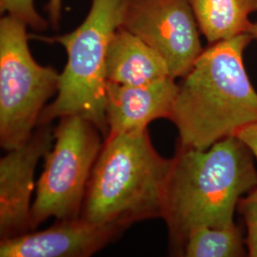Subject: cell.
I'll use <instances>...</instances> for the list:
<instances>
[{
  "label": "cell",
  "instance_id": "cell-1",
  "mask_svg": "<svg viewBox=\"0 0 257 257\" xmlns=\"http://www.w3.org/2000/svg\"><path fill=\"white\" fill-rule=\"evenodd\" d=\"M251 152L234 136L207 150L178 148L173 158L162 218L174 247L193 230L234 225L240 199L257 187Z\"/></svg>",
  "mask_w": 257,
  "mask_h": 257
},
{
  "label": "cell",
  "instance_id": "cell-2",
  "mask_svg": "<svg viewBox=\"0 0 257 257\" xmlns=\"http://www.w3.org/2000/svg\"><path fill=\"white\" fill-rule=\"evenodd\" d=\"M253 39L243 34L210 44L178 84L170 119L180 147L207 150L257 121V92L243 58Z\"/></svg>",
  "mask_w": 257,
  "mask_h": 257
},
{
  "label": "cell",
  "instance_id": "cell-3",
  "mask_svg": "<svg viewBox=\"0 0 257 257\" xmlns=\"http://www.w3.org/2000/svg\"><path fill=\"white\" fill-rule=\"evenodd\" d=\"M173 159L160 156L148 128L109 135L93 166L80 216L124 229L162 217Z\"/></svg>",
  "mask_w": 257,
  "mask_h": 257
},
{
  "label": "cell",
  "instance_id": "cell-4",
  "mask_svg": "<svg viewBox=\"0 0 257 257\" xmlns=\"http://www.w3.org/2000/svg\"><path fill=\"white\" fill-rule=\"evenodd\" d=\"M126 0H92L82 23L73 32L37 38L64 47L68 60L60 74L57 96L42 110L37 125L79 115L109 136L106 117V59L110 39L120 27Z\"/></svg>",
  "mask_w": 257,
  "mask_h": 257
},
{
  "label": "cell",
  "instance_id": "cell-5",
  "mask_svg": "<svg viewBox=\"0 0 257 257\" xmlns=\"http://www.w3.org/2000/svg\"><path fill=\"white\" fill-rule=\"evenodd\" d=\"M27 28L8 16L0 19V144L6 151L31 137L59 85L60 74L33 57Z\"/></svg>",
  "mask_w": 257,
  "mask_h": 257
},
{
  "label": "cell",
  "instance_id": "cell-6",
  "mask_svg": "<svg viewBox=\"0 0 257 257\" xmlns=\"http://www.w3.org/2000/svg\"><path fill=\"white\" fill-rule=\"evenodd\" d=\"M101 133L79 115L60 118L55 144L45 157L32 205V228L50 218L80 216L93 166L101 150Z\"/></svg>",
  "mask_w": 257,
  "mask_h": 257
},
{
  "label": "cell",
  "instance_id": "cell-7",
  "mask_svg": "<svg viewBox=\"0 0 257 257\" xmlns=\"http://www.w3.org/2000/svg\"><path fill=\"white\" fill-rule=\"evenodd\" d=\"M120 27L156 50L175 79L183 78L204 51L189 0H126Z\"/></svg>",
  "mask_w": 257,
  "mask_h": 257
},
{
  "label": "cell",
  "instance_id": "cell-8",
  "mask_svg": "<svg viewBox=\"0 0 257 257\" xmlns=\"http://www.w3.org/2000/svg\"><path fill=\"white\" fill-rule=\"evenodd\" d=\"M55 128L40 124L27 140L0 160V236L15 237L33 230L31 198L37 163L52 149Z\"/></svg>",
  "mask_w": 257,
  "mask_h": 257
},
{
  "label": "cell",
  "instance_id": "cell-9",
  "mask_svg": "<svg viewBox=\"0 0 257 257\" xmlns=\"http://www.w3.org/2000/svg\"><path fill=\"white\" fill-rule=\"evenodd\" d=\"M53 227L1 239V257H87L100 250L124 228L99 225L81 216L58 220Z\"/></svg>",
  "mask_w": 257,
  "mask_h": 257
},
{
  "label": "cell",
  "instance_id": "cell-10",
  "mask_svg": "<svg viewBox=\"0 0 257 257\" xmlns=\"http://www.w3.org/2000/svg\"><path fill=\"white\" fill-rule=\"evenodd\" d=\"M179 85L167 77L140 86L108 82L106 117L109 135L147 128L154 120L172 115Z\"/></svg>",
  "mask_w": 257,
  "mask_h": 257
},
{
  "label": "cell",
  "instance_id": "cell-11",
  "mask_svg": "<svg viewBox=\"0 0 257 257\" xmlns=\"http://www.w3.org/2000/svg\"><path fill=\"white\" fill-rule=\"evenodd\" d=\"M108 82L140 86L172 77L163 57L141 38L119 27L107 52Z\"/></svg>",
  "mask_w": 257,
  "mask_h": 257
},
{
  "label": "cell",
  "instance_id": "cell-12",
  "mask_svg": "<svg viewBox=\"0 0 257 257\" xmlns=\"http://www.w3.org/2000/svg\"><path fill=\"white\" fill-rule=\"evenodd\" d=\"M201 35L210 43L248 34L257 0H189Z\"/></svg>",
  "mask_w": 257,
  "mask_h": 257
},
{
  "label": "cell",
  "instance_id": "cell-13",
  "mask_svg": "<svg viewBox=\"0 0 257 257\" xmlns=\"http://www.w3.org/2000/svg\"><path fill=\"white\" fill-rule=\"evenodd\" d=\"M182 252L187 257L244 256V240L235 224L222 229L201 227L188 235Z\"/></svg>",
  "mask_w": 257,
  "mask_h": 257
},
{
  "label": "cell",
  "instance_id": "cell-14",
  "mask_svg": "<svg viewBox=\"0 0 257 257\" xmlns=\"http://www.w3.org/2000/svg\"><path fill=\"white\" fill-rule=\"evenodd\" d=\"M0 13L39 32L46 30L50 24L37 12L35 0H0Z\"/></svg>",
  "mask_w": 257,
  "mask_h": 257
},
{
  "label": "cell",
  "instance_id": "cell-15",
  "mask_svg": "<svg viewBox=\"0 0 257 257\" xmlns=\"http://www.w3.org/2000/svg\"><path fill=\"white\" fill-rule=\"evenodd\" d=\"M237 207L247 226L248 255L257 257V187L240 199Z\"/></svg>",
  "mask_w": 257,
  "mask_h": 257
},
{
  "label": "cell",
  "instance_id": "cell-16",
  "mask_svg": "<svg viewBox=\"0 0 257 257\" xmlns=\"http://www.w3.org/2000/svg\"><path fill=\"white\" fill-rule=\"evenodd\" d=\"M234 137L243 142L257 159V121L239 128Z\"/></svg>",
  "mask_w": 257,
  "mask_h": 257
},
{
  "label": "cell",
  "instance_id": "cell-17",
  "mask_svg": "<svg viewBox=\"0 0 257 257\" xmlns=\"http://www.w3.org/2000/svg\"><path fill=\"white\" fill-rule=\"evenodd\" d=\"M49 22L52 27L57 29L60 24L62 0H48L46 5Z\"/></svg>",
  "mask_w": 257,
  "mask_h": 257
},
{
  "label": "cell",
  "instance_id": "cell-18",
  "mask_svg": "<svg viewBox=\"0 0 257 257\" xmlns=\"http://www.w3.org/2000/svg\"><path fill=\"white\" fill-rule=\"evenodd\" d=\"M248 34L252 36L254 39H257V21L256 22H251L249 29H248Z\"/></svg>",
  "mask_w": 257,
  "mask_h": 257
}]
</instances>
